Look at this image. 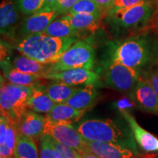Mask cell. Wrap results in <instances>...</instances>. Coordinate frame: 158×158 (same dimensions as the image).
<instances>
[{
    "label": "cell",
    "instance_id": "obj_29",
    "mask_svg": "<svg viewBox=\"0 0 158 158\" xmlns=\"http://www.w3.org/2000/svg\"><path fill=\"white\" fill-rule=\"evenodd\" d=\"M50 141L61 158H81L80 151L59 143L50 136Z\"/></svg>",
    "mask_w": 158,
    "mask_h": 158
},
{
    "label": "cell",
    "instance_id": "obj_15",
    "mask_svg": "<svg viewBox=\"0 0 158 158\" xmlns=\"http://www.w3.org/2000/svg\"><path fill=\"white\" fill-rule=\"evenodd\" d=\"M13 0H2L0 5V31L4 36L11 37L19 23V13Z\"/></svg>",
    "mask_w": 158,
    "mask_h": 158
},
{
    "label": "cell",
    "instance_id": "obj_30",
    "mask_svg": "<svg viewBox=\"0 0 158 158\" xmlns=\"http://www.w3.org/2000/svg\"><path fill=\"white\" fill-rule=\"evenodd\" d=\"M145 1H147V0H114L111 7L108 12V15L111 14L114 12L118 10L127 8V7L136 5Z\"/></svg>",
    "mask_w": 158,
    "mask_h": 158
},
{
    "label": "cell",
    "instance_id": "obj_2",
    "mask_svg": "<svg viewBox=\"0 0 158 158\" xmlns=\"http://www.w3.org/2000/svg\"><path fill=\"white\" fill-rule=\"evenodd\" d=\"M77 37L58 38L39 33L23 37L15 48L21 55L44 64H53L73 43Z\"/></svg>",
    "mask_w": 158,
    "mask_h": 158
},
{
    "label": "cell",
    "instance_id": "obj_1",
    "mask_svg": "<svg viewBox=\"0 0 158 158\" xmlns=\"http://www.w3.org/2000/svg\"><path fill=\"white\" fill-rule=\"evenodd\" d=\"M76 127L86 141L111 143L138 151L129 125L118 119H86Z\"/></svg>",
    "mask_w": 158,
    "mask_h": 158
},
{
    "label": "cell",
    "instance_id": "obj_11",
    "mask_svg": "<svg viewBox=\"0 0 158 158\" xmlns=\"http://www.w3.org/2000/svg\"><path fill=\"white\" fill-rule=\"evenodd\" d=\"M120 113L129 125L138 147L147 152H158V138L141 127L134 116L127 111L121 110Z\"/></svg>",
    "mask_w": 158,
    "mask_h": 158
},
{
    "label": "cell",
    "instance_id": "obj_25",
    "mask_svg": "<svg viewBox=\"0 0 158 158\" xmlns=\"http://www.w3.org/2000/svg\"><path fill=\"white\" fill-rule=\"evenodd\" d=\"M18 122L13 118L8 117V128L5 143L0 146V157H15L14 150L17 140Z\"/></svg>",
    "mask_w": 158,
    "mask_h": 158
},
{
    "label": "cell",
    "instance_id": "obj_10",
    "mask_svg": "<svg viewBox=\"0 0 158 158\" xmlns=\"http://www.w3.org/2000/svg\"><path fill=\"white\" fill-rule=\"evenodd\" d=\"M60 15L54 10H43L27 18L20 27L22 37L43 32L54 20Z\"/></svg>",
    "mask_w": 158,
    "mask_h": 158
},
{
    "label": "cell",
    "instance_id": "obj_5",
    "mask_svg": "<svg viewBox=\"0 0 158 158\" xmlns=\"http://www.w3.org/2000/svg\"><path fill=\"white\" fill-rule=\"evenodd\" d=\"M95 60V51L89 43L78 40L67 49L56 62L51 64L49 72L70 69L86 68L92 70Z\"/></svg>",
    "mask_w": 158,
    "mask_h": 158
},
{
    "label": "cell",
    "instance_id": "obj_9",
    "mask_svg": "<svg viewBox=\"0 0 158 158\" xmlns=\"http://www.w3.org/2000/svg\"><path fill=\"white\" fill-rule=\"evenodd\" d=\"M41 78L76 86L77 85L98 84L100 76L92 70L76 68L57 72H48L42 75Z\"/></svg>",
    "mask_w": 158,
    "mask_h": 158
},
{
    "label": "cell",
    "instance_id": "obj_24",
    "mask_svg": "<svg viewBox=\"0 0 158 158\" xmlns=\"http://www.w3.org/2000/svg\"><path fill=\"white\" fill-rule=\"evenodd\" d=\"M14 155L15 158H40L35 140L20 133L17 135Z\"/></svg>",
    "mask_w": 158,
    "mask_h": 158
},
{
    "label": "cell",
    "instance_id": "obj_8",
    "mask_svg": "<svg viewBox=\"0 0 158 158\" xmlns=\"http://www.w3.org/2000/svg\"><path fill=\"white\" fill-rule=\"evenodd\" d=\"M152 13V5L147 0L127 8L118 10L109 15L116 26L123 29H130L147 21Z\"/></svg>",
    "mask_w": 158,
    "mask_h": 158
},
{
    "label": "cell",
    "instance_id": "obj_32",
    "mask_svg": "<svg viewBox=\"0 0 158 158\" xmlns=\"http://www.w3.org/2000/svg\"><path fill=\"white\" fill-rule=\"evenodd\" d=\"M7 128H8V117L4 115H1V119H0V146H2L5 143Z\"/></svg>",
    "mask_w": 158,
    "mask_h": 158
},
{
    "label": "cell",
    "instance_id": "obj_26",
    "mask_svg": "<svg viewBox=\"0 0 158 158\" xmlns=\"http://www.w3.org/2000/svg\"><path fill=\"white\" fill-rule=\"evenodd\" d=\"M80 13L94 14L102 17L105 12L93 0H80L67 14H76Z\"/></svg>",
    "mask_w": 158,
    "mask_h": 158
},
{
    "label": "cell",
    "instance_id": "obj_34",
    "mask_svg": "<svg viewBox=\"0 0 158 158\" xmlns=\"http://www.w3.org/2000/svg\"><path fill=\"white\" fill-rule=\"evenodd\" d=\"M149 81L158 97V70L151 74V76H149Z\"/></svg>",
    "mask_w": 158,
    "mask_h": 158
},
{
    "label": "cell",
    "instance_id": "obj_13",
    "mask_svg": "<svg viewBox=\"0 0 158 158\" xmlns=\"http://www.w3.org/2000/svg\"><path fill=\"white\" fill-rule=\"evenodd\" d=\"M131 94L139 107L149 112L158 113V97L149 80H140Z\"/></svg>",
    "mask_w": 158,
    "mask_h": 158
},
{
    "label": "cell",
    "instance_id": "obj_20",
    "mask_svg": "<svg viewBox=\"0 0 158 158\" xmlns=\"http://www.w3.org/2000/svg\"><path fill=\"white\" fill-rule=\"evenodd\" d=\"M1 64L5 78L11 84L20 86H36L37 81L42 78L40 75L26 73L17 70L12 65H9L8 63L3 60L1 61Z\"/></svg>",
    "mask_w": 158,
    "mask_h": 158
},
{
    "label": "cell",
    "instance_id": "obj_16",
    "mask_svg": "<svg viewBox=\"0 0 158 158\" xmlns=\"http://www.w3.org/2000/svg\"><path fill=\"white\" fill-rule=\"evenodd\" d=\"M95 85H84V87L79 89L76 93L71 97L65 103L79 110H86L92 108L95 103L97 97L98 95Z\"/></svg>",
    "mask_w": 158,
    "mask_h": 158
},
{
    "label": "cell",
    "instance_id": "obj_22",
    "mask_svg": "<svg viewBox=\"0 0 158 158\" xmlns=\"http://www.w3.org/2000/svg\"><path fill=\"white\" fill-rule=\"evenodd\" d=\"M80 88L54 81L44 86L47 94L55 103H65Z\"/></svg>",
    "mask_w": 158,
    "mask_h": 158
},
{
    "label": "cell",
    "instance_id": "obj_37",
    "mask_svg": "<svg viewBox=\"0 0 158 158\" xmlns=\"http://www.w3.org/2000/svg\"><path fill=\"white\" fill-rule=\"evenodd\" d=\"M0 158H7V157H0ZM13 158H15V157H13Z\"/></svg>",
    "mask_w": 158,
    "mask_h": 158
},
{
    "label": "cell",
    "instance_id": "obj_7",
    "mask_svg": "<svg viewBox=\"0 0 158 158\" xmlns=\"http://www.w3.org/2000/svg\"><path fill=\"white\" fill-rule=\"evenodd\" d=\"M43 133L51 136L59 143L80 152H90L86 140L72 123L54 122L46 118Z\"/></svg>",
    "mask_w": 158,
    "mask_h": 158
},
{
    "label": "cell",
    "instance_id": "obj_36",
    "mask_svg": "<svg viewBox=\"0 0 158 158\" xmlns=\"http://www.w3.org/2000/svg\"><path fill=\"white\" fill-rule=\"evenodd\" d=\"M81 158H100L92 152H80Z\"/></svg>",
    "mask_w": 158,
    "mask_h": 158
},
{
    "label": "cell",
    "instance_id": "obj_31",
    "mask_svg": "<svg viewBox=\"0 0 158 158\" xmlns=\"http://www.w3.org/2000/svg\"><path fill=\"white\" fill-rule=\"evenodd\" d=\"M80 0H59L56 7V10L60 15H65Z\"/></svg>",
    "mask_w": 158,
    "mask_h": 158
},
{
    "label": "cell",
    "instance_id": "obj_28",
    "mask_svg": "<svg viewBox=\"0 0 158 158\" xmlns=\"http://www.w3.org/2000/svg\"><path fill=\"white\" fill-rule=\"evenodd\" d=\"M40 157L61 158L50 141V135L43 133L40 140Z\"/></svg>",
    "mask_w": 158,
    "mask_h": 158
},
{
    "label": "cell",
    "instance_id": "obj_3",
    "mask_svg": "<svg viewBox=\"0 0 158 158\" xmlns=\"http://www.w3.org/2000/svg\"><path fill=\"white\" fill-rule=\"evenodd\" d=\"M109 62H117L139 70L151 59V47L143 37H131L112 45Z\"/></svg>",
    "mask_w": 158,
    "mask_h": 158
},
{
    "label": "cell",
    "instance_id": "obj_19",
    "mask_svg": "<svg viewBox=\"0 0 158 158\" xmlns=\"http://www.w3.org/2000/svg\"><path fill=\"white\" fill-rule=\"evenodd\" d=\"M84 113V110L77 109L67 103H59L55 105L52 110L46 114L45 118L54 122L72 123L79 119Z\"/></svg>",
    "mask_w": 158,
    "mask_h": 158
},
{
    "label": "cell",
    "instance_id": "obj_6",
    "mask_svg": "<svg viewBox=\"0 0 158 158\" xmlns=\"http://www.w3.org/2000/svg\"><path fill=\"white\" fill-rule=\"evenodd\" d=\"M102 78L106 86L121 92H132L141 80L139 70L113 62L106 64Z\"/></svg>",
    "mask_w": 158,
    "mask_h": 158
},
{
    "label": "cell",
    "instance_id": "obj_17",
    "mask_svg": "<svg viewBox=\"0 0 158 158\" xmlns=\"http://www.w3.org/2000/svg\"><path fill=\"white\" fill-rule=\"evenodd\" d=\"M62 16L68 21L71 27L79 32L84 31H96L100 27L102 18L99 15L84 13L65 14Z\"/></svg>",
    "mask_w": 158,
    "mask_h": 158
},
{
    "label": "cell",
    "instance_id": "obj_35",
    "mask_svg": "<svg viewBox=\"0 0 158 158\" xmlns=\"http://www.w3.org/2000/svg\"><path fill=\"white\" fill-rule=\"evenodd\" d=\"M59 0H44L43 10H56V7Z\"/></svg>",
    "mask_w": 158,
    "mask_h": 158
},
{
    "label": "cell",
    "instance_id": "obj_14",
    "mask_svg": "<svg viewBox=\"0 0 158 158\" xmlns=\"http://www.w3.org/2000/svg\"><path fill=\"white\" fill-rule=\"evenodd\" d=\"M46 118L38 113L27 110L18 122V133L35 138L43 134Z\"/></svg>",
    "mask_w": 158,
    "mask_h": 158
},
{
    "label": "cell",
    "instance_id": "obj_33",
    "mask_svg": "<svg viewBox=\"0 0 158 158\" xmlns=\"http://www.w3.org/2000/svg\"><path fill=\"white\" fill-rule=\"evenodd\" d=\"M93 1L98 4L103 10L104 12L108 13L114 0H93Z\"/></svg>",
    "mask_w": 158,
    "mask_h": 158
},
{
    "label": "cell",
    "instance_id": "obj_4",
    "mask_svg": "<svg viewBox=\"0 0 158 158\" xmlns=\"http://www.w3.org/2000/svg\"><path fill=\"white\" fill-rule=\"evenodd\" d=\"M34 86H20L3 82L2 80L0 89L1 115L13 118L19 122L28 110L27 102Z\"/></svg>",
    "mask_w": 158,
    "mask_h": 158
},
{
    "label": "cell",
    "instance_id": "obj_39",
    "mask_svg": "<svg viewBox=\"0 0 158 158\" xmlns=\"http://www.w3.org/2000/svg\"><path fill=\"white\" fill-rule=\"evenodd\" d=\"M149 158H151V157H149Z\"/></svg>",
    "mask_w": 158,
    "mask_h": 158
},
{
    "label": "cell",
    "instance_id": "obj_27",
    "mask_svg": "<svg viewBox=\"0 0 158 158\" xmlns=\"http://www.w3.org/2000/svg\"><path fill=\"white\" fill-rule=\"evenodd\" d=\"M44 0H16V7L25 15H31L43 10Z\"/></svg>",
    "mask_w": 158,
    "mask_h": 158
},
{
    "label": "cell",
    "instance_id": "obj_12",
    "mask_svg": "<svg viewBox=\"0 0 158 158\" xmlns=\"http://www.w3.org/2000/svg\"><path fill=\"white\" fill-rule=\"evenodd\" d=\"M89 149L100 158H136L138 152L124 146L100 141H86Z\"/></svg>",
    "mask_w": 158,
    "mask_h": 158
},
{
    "label": "cell",
    "instance_id": "obj_38",
    "mask_svg": "<svg viewBox=\"0 0 158 158\" xmlns=\"http://www.w3.org/2000/svg\"><path fill=\"white\" fill-rule=\"evenodd\" d=\"M157 7H158V0H157Z\"/></svg>",
    "mask_w": 158,
    "mask_h": 158
},
{
    "label": "cell",
    "instance_id": "obj_21",
    "mask_svg": "<svg viewBox=\"0 0 158 158\" xmlns=\"http://www.w3.org/2000/svg\"><path fill=\"white\" fill-rule=\"evenodd\" d=\"M51 64H44L29 57L19 55L13 59L12 66L17 70L29 74H36L42 76L50 70Z\"/></svg>",
    "mask_w": 158,
    "mask_h": 158
},
{
    "label": "cell",
    "instance_id": "obj_23",
    "mask_svg": "<svg viewBox=\"0 0 158 158\" xmlns=\"http://www.w3.org/2000/svg\"><path fill=\"white\" fill-rule=\"evenodd\" d=\"M41 34L48 35L53 37L65 38V37H77L80 32L71 27L69 22L62 16L59 19H56L48 26Z\"/></svg>",
    "mask_w": 158,
    "mask_h": 158
},
{
    "label": "cell",
    "instance_id": "obj_18",
    "mask_svg": "<svg viewBox=\"0 0 158 158\" xmlns=\"http://www.w3.org/2000/svg\"><path fill=\"white\" fill-rule=\"evenodd\" d=\"M56 103L53 101L44 89V86H35L28 100V109L38 114H48Z\"/></svg>",
    "mask_w": 158,
    "mask_h": 158
}]
</instances>
